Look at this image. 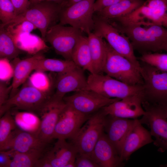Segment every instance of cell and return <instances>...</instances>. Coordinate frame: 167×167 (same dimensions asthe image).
<instances>
[{
    "instance_id": "6da1fadb",
    "label": "cell",
    "mask_w": 167,
    "mask_h": 167,
    "mask_svg": "<svg viewBox=\"0 0 167 167\" xmlns=\"http://www.w3.org/2000/svg\"><path fill=\"white\" fill-rule=\"evenodd\" d=\"M30 2L27 9L16 16L7 25L15 24L24 21H29L39 30L41 37L45 40L47 30L59 20L60 12L64 6L49 1Z\"/></svg>"
},
{
    "instance_id": "7a4b0ae2",
    "label": "cell",
    "mask_w": 167,
    "mask_h": 167,
    "mask_svg": "<svg viewBox=\"0 0 167 167\" xmlns=\"http://www.w3.org/2000/svg\"><path fill=\"white\" fill-rule=\"evenodd\" d=\"M144 114L138 119L141 124L146 125L155 139L154 144L161 152L167 149V104L153 103L142 100Z\"/></svg>"
},
{
    "instance_id": "3957f363",
    "label": "cell",
    "mask_w": 167,
    "mask_h": 167,
    "mask_svg": "<svg viewBox=\"0 0 167 167\" xmlns=\"http://www.w3.org/2000/svg\"><path fill=\"white\" fill-rule=\"evenodd\" d=\"M105 44L106 55L103 73L128 85H143V79L139 69L115 51L106 41Z\"/></svg>"
},
{
    "instance_id": "277c9868",
    "label": "cell",
    "mask_w": 167,
    "mask_h": 167,
    "mask_svg": "<svg viewBox=\"0 0 167 167\" xmlns=\"http://www.w3.org/2000/svg\"><path fill=\"white\" fill-rule=\"evenodd\" d=\"M106 117L102 108L94 113L71 139L78 153L91 156L95 144L105 132Z\"/></svg>"
},
{
    "instance_id": "5b68a950",
    "label": "cell",
    "mask_w": 167,
    "mask_h": 167,
    "mask_svg": "<svg viewBox=\"0 0 167 167\" xmlns=\"http://www.w3.org/2000/svg\"><path fill=\"white\" fill-rule=\"evenodd\" d=\"M87 82V90L108 98L121 99L134 95H143V85H128L106 75L90 73Z\"/></svg>"
},
{
    "instance_id": "8992f818",
    "label": "cell",
    "mask_w": 167,
    "mask_h": 167,
    "mask_svg": "<svg viewBox=\"0 0 167 167\" xmlns=\"http://www.w3.org/2000/svg\"><path fill=\"white\" fill-rule=\"evenodd\" d=\"M108 22L128 38L134 50L142 54L167 51V43L155 36L149 27L144 28L139 25Z\"/></svg>"
},
{
    "instance_id": "52a82bcc",
    "label": "cell",
    "mask_w": 167,
    "mask_h": 167,
    "mask_svg": "<svg viewBox=\"0 0 167 167\" xmlns=\"http://www.w3.org/2000/svg\"><path fill=\"white\" fill-rule=\"evenodd\" d=\"M93 32L105 39L115 51L129 60L140 71V62L135 55L134 49L128 38L107 20L97 15H93Z\"/></svg>"
},
{
    "instance_id": "ba28073f",
    "label": "cell",
    "mask_w": 167,
    "mask_h": 167,
    "mask_svg": "<svg viewBox=\"0 0 167 167\" xmlns=\"http://www.w3.org/2000/svg\"><path fill=\"white\" fill-rule=\"evenodd\" d=\"M140 63V72L143 81V100L167 104V72L142 62Z\"/></svg>"
},
{
    "instance_id": "9c48e42d",
    "label": "cell",
    "mask_w": 167,
    "mask_h": 167,
    "mask_svg": "<svg viewBox=\"0 0 167 167\" xmlns=\"http://www.w3.org/2000/svg\"><path fill=\"white\" fill-rule=\"evenodd\" d=\"M95 0H82L63 8L60 12L59 24H67L87 34L93 31V6Z\"/></svg>"
},
{
    "instance_id": "30bf717a",
    "label": "cell",
    "mask_w": 167,
    "mask_h": 167,
    "mask_svg": "<svg viewBox=\"0 0 167 167\" xmlns=\"http://www.w3.org/2000/svg\"><path fill=\"white\" fill-rule=\"evenodd\" d=\"M82 32L71 26L55 24L48 28L45 41L50 44L57 54L66 60H72L73 49Z\"/></svg>"
},
{
    "instance_id": "8fae6325",
    "label": "cell",
    "mask_w": 167,
    "mask_h": 167,
    "mask_svg": "<svg viewBox=\"0 0 167 167\" xmlns=\"http://www.w3.org/2000/svg\"><path fill=\"white\" fill-rule=\"evenodd\" d=\"M77 151L65 139H57L53 147L40 158L36 167H75Z\"/></svg>"
},
{
    "instance_id": "7c38bea8",
    "label": "cell",
    "mask_w": 167,
    "mask_h": 167,
    "mask_svg": "<svg viewBox=\"0 0 167 167\" xmlns=\"http://www.w3.org/2000/svg\"><path fill=\"white\" fill-rule=\"evenodd\" d=\"M65 103L78 111L89 115L113 102L121 100L105 97L93 91L86 90L64 96Z\"/></svg>"
},
{
    "instance_id": "4fadbf2b",
    "label": "cell",
    "mask_w": 167,
    "mask_h": 167,
    "mask_svg": "<svg viewBox=\"0 0 167 167\" xmlns=\"http://www.w3.org/2000/svg\"><path fill=\"white\" fill-rule=\"evenodd\" d=\"M66 105L63 99H57L52 96L39 110L41 122L36 135L44 143L47 145L53 139L55 125L60 114Z\"/></svg>"
},
{
    "instance_id": "5bb4252c",
    "label": "cell",
    "mask_w": 167,
    "mask_h": 167,
    "mask_svg": "<svg viewBox=\"0 0 167 167\" xmlns=\"http://www.w3.org/2000/svg\"><path fill=\"white\" fill-rule=\"evenodd\" d=\"M89 116L78 111L66 104L55 125L53 139H71Z\"/></svg>"
},
{
    "instance_id": "9a60e30c",
    "label": "cell",
    "mask_w": 167,
    "mask_h": 167,
    "mask_svg": "<svg viewBox=\"0 0 167 167\" xmlns=\"http://www.w3.org/2000/svg\"><path fill=\"white\" fill-rule=\"evenodd\" d=\"M50 97L49 93L41 92L29 85L23 88L9 98L5 106L8 110L14 107L29 112L39 111Z\"/></svg>"
},
{
    "instance_id": "2e32d148",
    "label": "cell",
    "mask_w": 167,
    "mask_h": 167,
    "mask_svg": "<svg viewBox=\"0 0 167 167\" xmlns=\"http://www.w3.org/2000/svg\"><path fill=\"white\" fill-rule=\"evenodd\" d=\"M84 71L76 66L64 73L58 74L56 84V92L52 96L62 100L67 93L87 90V79Z\"/></svg>"
},
{
    "instance_id": "e0dca14e",
    "label": "cell",
    "mask_w": 167,
    "mask_h": 167,
    "mask_svg": "<svg viewBox=\"0 0 167 167\" xmlns=\"http://www.w3.org/2000/svg\"><path fill=\"white\" fill-rule=\"evenodd\" d=\"M142 95L129 96L116 101L102 109L106 115L126 118L137 119L144 114Z\"/></svg>"
},
{
    "instance_id": "ac0fdd59",
    "label": "cell",
    "mask_w": 167,
    "mask_h": 167,
    "mask_svg": "<svg viewBox=\"0 0 167 167\" xmlns=\"http://www.w3.org/2000/svg\"><path fill=\"white\" fill-rule=\"evenodd\" d=\"M135 119L106 115L104 131L120 156L122 147Z\"/></svg>"
},
{
    "instance_id": "d6986e66",
    "label": "cell",
    "mask_w": 167,
    "mask_h": 167,
    "mask_svg": "<svg viewBox=\"0 0 167 167\" xmlns=\"http://www.w3.org/2000/svg\"><path fill=\"white\" fill-rule=\"evenodd\" d=\"M91 156L99 167H120L124 165L105 132L95 144Z\"/></svg>"
},
{
    "instance_id": "ffe728a7",
    "label": "cell",
    "mask_w": 167,
    "mask_h": 167,
    "mask_svg": "<svg viewBox=\"0 0 167 167\" xmlns=\"http://www.w3.org/2000/svg\"><path fill=\"white\" fill-rule=\"evenodd\" d=\"M150 131L143 126L138 119L134 122L123 144L120 156L123 162L130 158L131 155L143 146L154 142Z\"/></svg>"
},
{
    "instance_id": "44dd1931",
    "label": "cell",
    "mask_w": 167,
    "mask_h": 167,
    "mask_svg": "<svg viewBox=\"0 0 167 167\" xmlns=\"http://www.w3.org/2000/svg\"><path fill=\"white\" fill-rule=\"evenodd\" d=\"M123 24H134L149 27L157 24L167 28V23L155 14L151 8L144 3L127 15L108 20Z\"/></svg>"
},
{
    "instance_id": "7402d4cb",
    "label": "cell",
    "mask_w": 167,
    "mask_h": 167,
    "mask_svg": "<svg viewBox=\"0 0 167 167\" xmlns=\"http://www.w3.org/2000/svg\"><path fill=\"white\" fill-rule=\"evenodd\" d=\"M47 144L36 134L22 130L15 129L8 141L6 150L25 152L33 149L44 151Z\"/></svg>"
},
{
    "instance_id": "603a6c76",
    "label": "cell",
    "mask_w": 167,
    "mask_h": 167,
    "mask_svg": "<svg viewBox=\"0 0 167 167\" xmlns=\"http://www.w3.org/2000/svg\"><path fill=\"white\" fill-rule=\"evenodd\" d=\"M45 57L40 53L22 60L15 59L17 61L14 67V74L11 85L13 90L18 88L29 77L31 72L35 71L40 60Z\"/></svg>"
},
{
    "instance_id": "cb8c5ba5",
    "label": "cell",
    "mask_w": 167,
    "mask_h": 167,
    "mask_svg": "<svg viewBox=\"0 0 167 167\" xmlns=\"http://www.w3.org/2000/svg\"><path fill=\"white\" fill-rule=\"evenodd\" d=\"M88 35L94 73L102 74L106 55L105 41L93 32Z\"/></svg>"
},
{
    "instance_id": "d4e9b609",
    "label": "cell",
    "mask_w": 167,
    "mask_h": 167,
    "mask_svg": "<svg viewBox=\"0 0 167 167\" xmlns=\"http://www.w3.org/2000/svg\"><path fill=\"white\" fill-rule=\"evenodd\" d=\"M144 2L143 0H122L96 13L99 17L110 20L127 15L143 5Z\"/></svg>"
},
{
    "instance_id": "484cf974",
    "label": "cell",
    "mask_w": 167,
    "mask_h": 167,
    "mask_svg": "<svg viewBox=\"0 0 167 167\" xmlns=\"http://www.w3.org/2000/svg\"><path fill=\"white\" fill-rule=\"evenodd\" d=\"M11 35L17 47L29 54L34 55L49 49L42 37L31 33Z\"/></svg>"
},
{
    "instance_id": "4316f807",
    "label": "cell",
    "mask_w": 167,
    "mask_h": 167,
    "mask_svg": "<svg viewBox=\"0 0 167 167\" xmlns=\"http://www.w3.org/2000/svg\"><path fill=\"white\" fill-rule=\"evenodd\" d=\"M71 59L77 66L94 73L87 36H80L73 49Z\"/></svg>"
},
{
    "instance_id": "83f0119b",
    "label": "cell",
    "mask_w": 167,
    "mask_h": 167,
    "mask_svg": "<svg viewBox=\"0 0 167 167\" xmlns=\"http://www.w3.org/2000/svg\"><path fill=\"white\" fill-rule=\"evenodd\" d=\"M9 150L10 151L11 159L9 167H36L43 152L38 149H33L25 152Z\"/></svg>"
},
{
    "instance_id": "f1b7e54d",
    "label": "cell",
    "mask_w": 167,
    "mask_h": 167,
    "mask_svg": "<svg viewBox=\"0 0 167 167\" xmlns=\"http://www.w3.org/2000/svg\"><path fill=\"white\" fill-rule=\"evenodd\" d=\"M76 66L72 60L46 58L44 57L40 60L35 71L44 72L49 71L60 74Z\"/></svg>"
},
{
    "instance_id": "f546056e",
    "label": "cell",
    "mask_w": 167,
    "mask_h": 167,
    "mask_svg": "<svg viewBox=\"0 0 167 167\" xmlns=\"http://www.w3.org/2000/svg\"><path fill=\"white\" fill-rule=\"evenodd\" d=\"M20 52L11 34L5 27L0 25V58H5L9 60L14 59Z\"/></svg>"
},
{
    "instance_id": "4dcf8cb0",
    "label": "cell",
    "mask_w": 167,
    "mask_h": 167,
    "mask_svg": "<svg viewBox=\"0 0 167 167\" xmlns=\"http://www.w3.org/2000/svg\"><path fill=\"white\" fill-rule=\"evenodd\" d=\"M14 119L16 125L23 131L36 134L39 130L40 119L31 112H18Z\"/></svg>"
},
{
    "instance_id": "1f68e13d",
    "label": "cell",
    "mask_w": 167,
    "mask_h": 167,
    "mask_svg": "<svg viewBox=\"0 0 167 167\" xmlns=\"http://www.w3.org/2000/svg\"><path fill=\"white\" fill-rule=\"evenodd\" d=\"M16 125L8 110L0 118V151L6 150L7 145Z\"/></svg>"
},
{
    "instance_id": "d6a6232c",
    "label": "cell",
    "mask_w": 167,
    "mask_h": 167,
    "mask_svg": "<svg viewBox=\"0 0 167 167\" xmlns=\"http://www.w3.org/2000/svg\"><path fill=\"white\" fill-rule=\"evenodd\" d=\"M163 72H167V54L159 52L146 53L137 58Z\"/></svg>"
},
{
    "instance_id": "836d02e7",
    "label": "cell",
    "mask_w": 167,
    "mask_h": 167,
    "mask_svg": "<svg viewBox=\"0 0 167 167\" xmlns=\"http://www.w3.org/2000/svg\"><path fill=\"white\" fill-rule=\"evenodd\" d=\"M35 71L29 77L30 85L41 92L49 93L50 83L48 77L44 72Z\"/></svg>"
},
{
    "instance_id": "e575fe53",
    "label": "cell",
    "mask_w": 167,
    "mask_h": 167,
    "mask_svg": "<svg viewBox=\"0 0 167 167\" xmlns=\"http://www.w3.org/2000/svg\"><path fill=\"white\" fill-rule=\"evenodd\" d=\"M14 7L11 0H0V24L4 27L7 25L16 16Z\"/></svg>"
},
{
    "instance_id": "d590c367",
    "label": "cell",
    "mask_w": 167,
    "mask_h": 167,
    "mask_svg": "<svg viewBox=\"0 0 167 167\" xmlns=\"http://www.w3.org/2000/svg\"><path fill=\"white\" fill-rule=\"evenodd\" d=\"M144 3L157 16L167 22V0H147Z\"/></svg>"
},
{
    "instance_id": "8d00e7d4",
    "label": "cell",
    "mask_w": 167,
    "mask_h": 167,
    "mask_svg": "<svg viewBox=\"0 0 167 167\" xmlns=\"http://www.w3.org/2000/svg\"><path fill=\"white\" fill-rule=\"evenodd\" d=\"M12 35L23 33H30L36 29L30 22L24 21L15 24H10L5 26Z\"/></svg>"
},
{
    "instance_id": "74e56055",
    "label": "cell",
    "mask_w": 167,
    "mask_h": 167,
    "mask_svg": "<svg viewBox=\"0 0 167 167\" xmlns=\"http://www.w3.org/2000/svg\"><path fill=\"white\" fill-rule=\"evenodd\" d=\"M14 67L7 58H0V81H6L12 78Z\"/></svg>"
},
{
    "instance_id": "f35d334b",
    "label": "cell",
    "mask_w": 167,
    "mask_h": 167,
    "mask_svg": "<svg viewBox=\"0 0 167 167\" xmlns=\"http://www.w3.org/2000/svg\"><path fill=\"white\" fill-rule=\"evenodd\" d=\"M75 167H99L91 156L77 153L75 161Z\"/></svg>"
},
{
    "instance_id": "ab89813d",
    "label": "cell",
    "mask_w": 167,
    "mask_h": 167,
    "mask_svg": "<svg viewBox=\"0 0 167 167\" xmlns=\"http://www.w3.org/2000/svg\"><path fill=\"white\" fill-rule=\"evenodd\" d=\"M9 88L3 82L0 81V111L8 110L5 106V104L8 99Z\"/></svg>"
},
{
    "instance_id": "60d3db41",
    "label": "cell",
    "mask_w": 167,
    "mask_h": 167,
    "mask_svg": "<svg viewBox=\"0 0 167 167\" xmlns=\"http://www.w3.org/2000/svg\"><path fill=\"white\" fill-rule=\"evenodd\" d=\"M11 1L15 8L16 16L22 13L27 9L31 3L30 0H11Z\"/></svg>"
},
{
    "instance_id": "b9f144b4",
    "label": "cell",
    "mask_w": 167,
    "mask_h": 167,
    "mask_svg": "<svg viewBox=\"0 0 167 167\" xmlns=\"http://www.w3.org/2000/svg\"><path fill=\"white\" fill-rule=\"evenodd\" d=\"M122 0H95L93 6L94 13L104 8L114 4Z\"/></svg>"
},
{
    "instance_id": "7bdbcfd3",
    "label": "cell",
    "mask_w": 167,
    "mask_h": 167,
    "mask_svg": "<svg viewBox=\"0 0 167 167\" xmlns=\"http://www.w3.org/2000/svg\"><path fill=\"white\" fill-rule=\"evenodd\" d=\"M11 157L10 151H0V167H9Z\"/></svg>"
},
{
    "instance_id": "ee69618b",
    "label": "cell",
    "mask_w": 167,
    "mask_h": 167,
    "mask_svg": "<svg viewBox=\"0 0 167 167\" xmlns=\"http://www.w3.org/2000/svg\"><path fill=\"white\" fill-rule=\"evenodd\" d=\"M46 1L53 2L59 4L63 5L66 7L68 0H39V1Z\"/></svg>"
},
{
    "instance_id": "f6af8a7d",
    "label": "cell",
    "mask_w": 167,
    "mask_h": 167,
    "mask_svg": "<svg viewBox=\"0 0 167 167\" xmlns=\"http://www.w3.org/2000/svg\"><path fill=\"white\" fill-rule=\"evenodd\" d=\"M82 0H68L66 7H67L70 5L81 1Z\"/></svg>"
},
{
    "instance_id": "bcb514c9",
    "label": "cell",
    "mask_w": 167,
    "mask_h": 167,
    "mask_svg": "<svg viewBox=\"0 0 167 167\" xmlns=\"http://www.w3.org/2000/svg\"><path fill=\"white\" fill-rule=\"evenodd\" d=\"M6 112V111L4 110L0 111V118Z\"/></svg>"
},
{
    "instance_id": "7dc6e473",
    "label": "cell",
    "mask_w": 167,
    "mask_h": 167,
    "mask_svg": "<svg viewBox=\"0 0 167 167\" xmlns=\"http://www.w3.org/2000/svg\"><path fill=\"white\" fill-rule=\"evenodd\" d=\"M30 1L31 2H36L39 1V0H30Z\"/></svg>"
}]
</instances>
